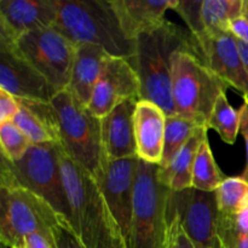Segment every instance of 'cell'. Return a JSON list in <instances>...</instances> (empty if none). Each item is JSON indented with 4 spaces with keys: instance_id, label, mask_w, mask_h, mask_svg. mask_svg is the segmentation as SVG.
<instances>
[{
    "instance_id": "cell-26",
    "label": "cell",
    "mask_w": 248,
    "mask_h": 248,
    "mask_svg": "<svg viewBox=\"0 0 248 248\" xmlns=\"http://www.w3.org/2000/svg\"><path fill=\"white\" fill-rule=\"evenodd\" d=\"M218 212L227 216H237L248 194V182L240 177H229L215 191Z\"/></svg>"
},
{
    "instance_id": "cell-13",
    "label": "cell",
    "mask_w": 248,
    "mask_h": 248,
    "mask_svg": "<svg viewBox=\"0 0 248 248\" xmlns=\"http://www.w3.org/2000/svg\"><path fill=\"white\" fill-rule=\"evenodd\" d=\"M127 99H140V78L127 58L110 56L104 64L87 108L94 116L102 119Z\"/></svg>"
},
{
    "instance_id": "cell-21",
    "label": "cell",
    "mask_w": 248,
    "mask_h": 248,
    "mask_svg": "<svg viewBox=\"0 0 248 248\" xmlns=\"http://www.w3.org/2000/svg\"><path fill=\"white\" fill-rule=\"evenodd\" d=\"M19 110L15 116V125L27 136L31 144L60 143L57 116L52 104L47 102L18 99Z\"/></svg>"
},
{
    "instance_id": "cell-5",
    "label": "cell",
    "mask_w": 248,
    "mask_h": 248,
    "mask_svg": "<svg viewBox=\"0 0 248 248\" xmlns=\"http://www.w3.org/2000/svg\"><path fill=\"white\" fill-rule=\"evenodd\" d=\"M228 87L196 53L177 51L172 57V99L176 115L208 128L216 102Z\"/></svg>"
},
{
    "instance_id": "cell-18",
    "label": "cell",
    "mask_w": 248,
    "mask_h": 248,
    "mask_svg": "<svg viewBox=\"0 0 248 248\" xmlns=\"http://www.w3.org/2000/svg\"><path fill=\"white\" fill-rule=\"evenodd\" d=\"M178 0H110L126 39L135 43L143 34L159 29L167 10H174Z\"/></svg>"
},
{
    "instance_id": "cell-22",
    "label": "cell",
    "mask_w": 248,
    "mask_h": 248,
    "mask_svg": "<svg viewBox=\"0 0 248 248\" xmlns=\"http://www.w3.org/2000/svg\"><path fill=\"white\" fill-rule=\"evenodd\" d=\"M207 137V128L199 127L189 142L179 150L166 167H159L157 178L171 191H182L193 188V170L199 148Z\"/></svg>"
},
{
    "instance_id": "cell-10",
    "label": "cell",
    "mask_w": 248,
    "mask_h": 248,
    "mask_svg": "<svg viewBox=\"0 0 248 248\" xmlns=\"http://www.w3.org/2000/svg\"><path fill=\"white\" fill-rule=\"evenodd\" d=\"M167 205L178 216L183 229L195 248H223L218 230L217 200L215 193L190 188L169 190Z\"/></svg>"
},
{
    "instance_id": "cell-35",
    "label": "cell",
    "mask_w": 248,
    "mask_h": 248,
    "mask_svg": "<svg viewBox=\"0 0 248 248\" xmlns=\"http://www.w3.org/2000/svg\"><path fill=\"white\" fill-rule=\"evenodd\" d=\"M242 16L248 21V0H244V6H242Z\"/></svg>"
},
{
    "instance_id": "cell-3",
    "label": "cell",
    "mask_w": 248,
    "mask_h": 248,
    "mask_svg": "<svg viewBox=\"0 0 248 248\" xmlns=\"http://www.w3.org/2000/svg\"><path fill=\"white\" fill-rule=\"evenodd\" d=\"M56 4L53 27L73 43L98 45L113 57H133L135 43L124 35L110 0H56Z\"/></svg>"
},
{
    "instance_id": "cell-9",
    "label": "cell",
    "mask_w": 248,
    "mask_h": 248,
    "mask_svg": "<svg viewBox=\"0 0 248 248\" xmlns=\"http://www.w3.org/2000/svg\"><path fill=\"white\" fill-rule=\"evenodd\" d=\"M17 52L58 92L67 90L77 55V44L55 27L24 34L14 44Z\"/></svg>"
},
{
    "instance_id": "cell-32",
    "label": "cell",
    "mask_w": 248,
    "mask_h": 248,
    "mask_svg": "<svg viewBox=\"0 0 248 248\" xmlns=\"http://www.w3.org/2000/svg\"><path fill=\"white\" fill-rule=\"evenodd\" d=\"M240 113V133L244 136L246 143V167L242 172V178L248 182V103L245 102L239 109Z\"/></svg>"
},
{
    "instance_id": "cell-15",
    "label": "cell",
    "mask_w": 248,
    "mask_h": 248,
    "mask_svg": "<svg viewBox=\"0 0 248 248\" xmlns=\"http://www.w3.org/2000/svg\"><path fill=\"white\" fill-rule=\"evenodd\" d=\"M56 19V0H1L0 41L16 44L24 34L53 27Z\"/></svg>"
},
{
    "instance_id": "cell-31",
    "label": "cell",
    "mask_w": 248,
    "mask_h": 248,
    "mask_svg": "<svg viewBox=\"0 0 248 248\" xmlns=\"http://www.w3.org/2000/svg\"><path fill=\"white\" fill-rule=\"evenodd\" d=\"M53 235H55L56 248H84L75 236L70 224L60 225L56 228Z\"/></svg>"
},
{
    "instance_id": "cell-19",
    "label": "cell",
    "mask_w": 248,
    "mask_h": 248,
    "mask_svg": "<svg viewBox=\"0 0 248 248\" xmlns=\"http://www.w3.org/2000/svg\"><path fill=\"white\" fill-rule=\"evenodd\" d=\"M166 116L165 111L153 102L138 101L135 111V138L140 160L160 165L164 153Z\"/></svg>"
},
{
    "instance_id": "cell-28",
    "label": "cell",
    "mask_w": 248,
    "mask_h": 248,
    "mask_svg": "<svg viewBox=\"0 0 248 248\" xmlns=\"http://www.w3.org/2000/svg\"><path fill=\"white\" fill-rule=\"evenodd\" d=\"M218 230L223 248H248V232L237 224L236 216L219 213Z\"/></svg>"
},
{
    "instance_id": "cell-8",
    "label": "cell",
    "mask_w": 248,
    "mask_h": 248,
    "mask_svg": "<svg viewBox=\"0 0 248 248\" xmlns=\"http://www.w3.org/2000/svg\"><path fill=\"white\" fill-rule=\"evenodd\" d=\"M157 170L159 165L138 162L131 248H166L169 189L159 182Z\"/></svg>"
},
{
    "instance_id": "cell-1",
    "label": "cell",
    "mask_w": 248,
    "mask_h": 248,
    "mask_svg": "<svg viewBox=\"0 0 248 248\" xmlns=\"http://www.w3.org/2000/svg\"><path fill=\"white\" fill-rule=\"evenodd\" d=\"M61 169L73 232L84 248H130L96 178L63 150Z\"/></svg>"
},
{
    "instance_id": "cell-37",
    "label": "cell",
    "mask_w": 248,
    "mask_h": 248,
    "mask_svg": "<svg viewBox=\"0 0 248 248\" xmlns=\"http://www.w3.org/2000/svg\"><path fill=\"white\" fill-rule=\"evenodd\" d=\"M222 246H223V245H222Z\"/></svg>"
},
{
    "instance_id": "cell-2",
    "label": "cell",
    "mask_w": 248,
    "mask_h": 248,
    "mask_svg": "<svg viewBox=\"0 0 248 248\" xmlns=\"http://www.w3.org/2000/svg\"><path fill=\"white\" fill-rule=\"evenodd\" d=\"M177 51H190L200 57L195 36L166 21L159 29L135 41V55L128 60L140 78V99L159 106L167 116L176 114L172 99V57Z\"/></svg>"
},
{
    "instance_id": "cell-20",
    "label": "cell",
    "mask_w": 248,
    "mask_h": 248,
    "mask_svg": "<svg viewBox=\"0 0 248 248\" xmlns=\"http://www.w3.org/2000/svg\"><path fill=\"white\" fill-rule=\"evenodd\" d=\"M109 57L110 55L98 45H78L67 91H69L84 106H89L94 86Z\"/></svg>"
},
{
    "instance_id": "cell-16",
    "label": "cell",
    "mask_w": 248,
    "mask_h": 248,
    "mask_svg": "<svg viewBox=\"0 0 248 248\" xmlns=\"http://www.w3.org/2000/svg\"><path fill=\"white\" fill-rule=\"evenodd\" d=\"M244 0H178L174 11L195 38L206 33L229 31V23L242 16Z\"/></svg>"
},
{
    "instance_id": "cell-7",
    "label": "cell",
    "mask_w": 248,
    "mask_h": 248,
    "mask_svg": "<svg viewBox=\"0 0 248 248\" xmlns=\"http://www.w3.org/2000/svg\"><path fill=\"white\" fill-rule=\"evenodd\" d=\"M51 104L57 116L63 150L70 159L96 177L104 156L101 119L94 116L67 90L57 92Z\"/></svg>"
},
{
    "instance_id": "cell-34",
    "label": "cell",
    "mask_w": 248,
    "mask_h": 248,
    "mask_svg": "<svg viewBox=\"0 0 248 248\" xmlns=\"http://www.w3.org/2000/svg\"><path fill=\"white\" fill-rule=\"evenodd\" d=\"M237 45H239L240 52H241V56H242V60H244V63H245V65H246V69L248 72V44L244 43V41H241V40H237Z\"/></svg>"
},
{
    "instance_id": "cell-11",
    "label": "cell",
    "mask_w": 248,
    "mask_h": 248,
    "mask_svg": "<svg viewBox=\"0 0 248 248\" xmlns=\"http://www.w3.org/2000/svg\"><path fill=\"white\" fill-rule=\"evenodd\" d=\"M138 162V157L107 160L103 156L101 170L94 177L130 248Z\"/></svg>"
},
{
    "instance_id": "cell-23",
    "label": "cell",
    "mask_w": 248,
    "mask_h": 248,
    "mask_svg": "<svg viewBox=\"0 0 248 248\" xmlns=\"http://www.w3.org/2000/svg\"><path fill=\"white\" fill-rule=\"evenodd\" d=\"M224 179L206 137L199 148L194 164L193 188L206 193H215Z\"/></svg>"
},
{
    "instance_id": "cell-30",
    "label": "cell",
    "mask_w": 248,
    "mask_h": 248,
    "mask_svg": "<svg viewBox=\"0 0 248 248\" xmlns=\"http://www.w3.org/2000/svg\"><path fill=\"white\" fill-rule=\"evenodd\" d=\"M19 110L16 97L0 89V124L12 121Z\"/></svg>"
},
{
    "instance_id": "cell-27",
    "label": "cell",
    "mask_w": 248,
    "mask_h": 248,
    "mask_svg": "<svg viewBox=\"0 0 248 248\" xmlns=\"http://www.w3.org/2000/svg\"><path fill=\"white\" fill-rule=\"evenodd\" d=\"M31 140L17 127L14 121L0 124L1 156L9 161H18L31 147Z\"/></svg>"
},
{
    "instance_id": "cell-14",
    "label": "cell",
    "mask_w": 248,
    "mask_h": 248,
    "mask_svg": "<svg viewBox=\"0 0 248 248\" xmlns=\"http://www.w3.org/2000/svg\"><path fill=\"white\" fill-rule=\"evenodd\" d=\"M0 89L18 99L50 103L57 90L34 69L14 44L0 41Z\"/></svg>"
},
{
    "instance_id": "cell-33",
    "label": "cell",
    "mask_w": 248,
    "mask_h": 248,
    "mask_svg": "<svg viewBox=\"0 0 248 248\" xmlns=\"http://www.w3.org/2000/svg\"><path fill=\"white\" fill-rule=\"evenodd\" d=\"M229 31L237 40L248 44V21L244 16L230 21Z\"/></svg>"
},
{
    "instance_id": "cell-12",
    "label": "cell",
    "mask_w": 248,
    "mask_h": 248,
    "mask_svg": "<svg viewBox=\"0 0 248 248\" xmlns=\"http://www.w3.org/2000/svg\"><path fill=\"white\" fill-rule=\"evenodd\" d=\"M195 39L203 64L228 86L237 90L248 103V72L236 38L230 31H215Z\"/></svg>"
},
{
    "instance_id": "cell-6",
    "label": "cell",
    "mask_w": 248,
    "mask_h": 248,
    "mask_svg": "<svg viewBox=\"0 0 248 248\" xmlns=\"http://www.w3.org/2000/svg\"><path fill=\"white\" fill-rule=\"evenodd\" d=\"M62 153V145L57 142L33 144L18 161L1 156L0 176L38 195L70 222V205L61 169Z\"/></svg>"
},
{
    "instance_id": "cell-25",
    "label": "cell",
    "mask_w": 248,
    "mask_h": 248,
    "mask_svg": "<svg viewBox=\"0 0 248 248\" xmlns=\"http://www.w3.org/2000/svg\"><path fill=\"white\" fill-rule=\"evenodd\" d=\"M208 128H213L219 135L220 140L228 144L236 142L240 132V113L232 108L227 98V92L218 97L212 114L208 120Z\"/></svg>"
},
{
    "instance_id": "cell-17",
    "label": "cell",
    "mask_w": 248,
    "mask_h": 248,
    "mask_svg": "<svg viewBox=\"0 0 248 248\" xmlns=\"http://www.w3.org/2000/svg\"><path fill=\"white\" fill-rule=\"evenodd\" d=\"M140 99H127L101 119L103 155L107 160L137 156L135 138V111Z\"/></svg>"
},
{
    "instance_id": "cell-36",
    "label": "cell",
    "mask_w": 248,
    "mask_h": 248,
    "mask_svg": "<svg viewBox=\"0 0 248 248\" xmlns=\"http://www.w3.org/2000/svg\"><path fill=\"white\" fill-rule=\"evenodd\" d=\"M1 248H7V247H5V246H2V245H1Z\"/></svg>"
},
{
    "instance_id": "cell-4",
    "label": "cell",
    "mask_w": 248,
    "mask_h": 248,
    "mask_svg": "<svg viewBox=\"0 0 248 248\" xmlns=\"http://www.w3.org/2000/svg\"><path fill=\"white\" fill-rule=\"evenodd\" d=\"M69 220L28 189L0 176V241L7 248H21L31 234H53ZM72 225V224H70Z\"/></svg>"
},
{
    "instance_id": "cell-24",
    "label": "cell",
    "mask_w": 248,
    "mask_h": 248,
    "mask_svg": "<svg viewBox=\"0 0 248 248\" xmlns=\"http://www.w3.org/2000/svg\"><path fill=\"white\" fill-rule=\"evenodd\" d=\"M199 127L201 126H199L194 121L182 118L176 114L166 116L164 153H162V160L159 167H166L178 154L179 150L189 142V140L193 137Z\"/></svg>"
},
{
    "instance_id": "cell-29",
    "label": "cell",
    "mask_w": 248,
    "mask_h": 248,
    "mask_svg": "<svg viewBox=\"0 0 248 248\" xmlns=\"http://www.w3.org/2000/svg\"><path fill=\"white\" fill-rule=\"evenodd\" d=\"M166 248H195L183 229L178 216L166 205Z\"/></svg>"
}]
</instances>
